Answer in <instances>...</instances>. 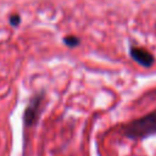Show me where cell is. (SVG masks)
<instances>
[{
  "mask_svg": "<svg viewBox=\"0 0 156 156\" xmlns=\"http://www.w3.org/2000/svg\"><path fill=\"white\" fill-rule=\"evenodd\" d=\"M123 134L129 139H145L156 134V110L133 119L123 127Z\"/></svg>",
  "mask_w": 156,
  "mask_h": 156,
  "instance_id": "cell-1",
  "label": "cell"
},
{
  "mask_svg": "<svg viewBox=\"0 0 156 156\" xmlns=\"http://www.w3.org/2000/svg\"><path fill=\"white\" fill-rule=\"evenodd\" d=\"M43 101H44V93L35 94L30 99L29 104L26 107L24 115H23V121H24L26 127L28 128L33 127L38 122L40 112H41V107H43Z\"/></svg>",
  "mask_w": 156,
  "mask_h": 156,
  "instance_id": "cell-2",
  "label": "cell"
},
{
  "mask_svg": "<svg viewBox=\"0 0 156 156\" xmlns=\"http://www.w3.org/2000/svg\"><path fill=\"white\" fill-rule=\"evenodd\" d=\"M129 55H130V57H132L136 63H139L140 66H143V67H145V68L151 67V66L154 65V62H155L154 55H152L150 51H147L146 49H144V48L132 46V48L129 49Z\"/></svg>",
  "mask_w": 156,
  "mask_h": 156,
  "instance_id": "cell-3",
  "label": "cell"
},
{
  "mask_svg": "<svg viewBox=\"0 0 156 156\" xmlns=\"http://www.w3.org/2000/svg\"><path fill=\"white\" fill-rule=\"evenodd\" d=\"M63 41H65V44H66L67 46H69V48H74V46H77V45L79 44V39H78L77 37H74V35H68V37H66V38L63 39Z\"/></svg>",
  "mask_w": 156,
  "mask_h": 156,
  "instance_id": "cell-4",
  "label": "cell"
},
{
  "mask_svg": "<svg viewBox=\"0 0 156 156\" xmlns=\"http://www.w3.org/2000/svg\"><path fill=\"white\" fill-rule=\"evenodd\" d=\"M20 21H21V18H20V16H17V15H13V16L10 17V23H11L12 26H17V24L20 23Z\"/></svg>",
  "mask_w": 156,
  "mask_h": 156,
  "instance_id": "cell-5",
  "label": "cell"
}]
</instances>
